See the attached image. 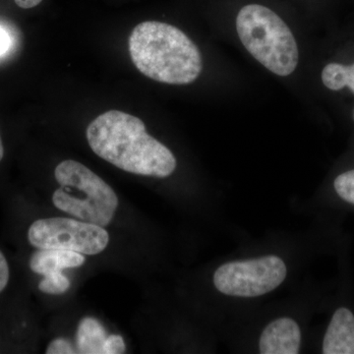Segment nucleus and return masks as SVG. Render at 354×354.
<instances>
[{"mask_svg":"<svg viewBox=\"0 0 354 354\" xmlns=\"http://www.w3.org/2000/svg\"><path fill=\"white\" fill-rule=\"evenodd\" d=\"M87 140L95 155L130 174L165 178L176 171L171 151L148 134L145 123L131 114H101L88 124Z\"/></svg>","mask_w":354,"mask_h":354,"instance_id":"obj_1","label":"nucleus"},{"mask_svg":"<svg viewBox=\"0 0 354 354\" xmlns=\"http://www.w3.org/2000/svg\"><path fill=\"white\" fill-rule=\"evenodd\" d=\"M130 57L143 75L169 85H188L199 78L202 55L196 44L178 28L147 21L129 37Z\"/></svg>","mask_w":354,"mask_h":354,"instance_id":"obj_2","label":"nucleus"},{"mask_svg":"<svg viewBox=\"0 0 354 354\" xmlns=\"http://www.w3.org/2000/svg\"><path fill=\"white\" fill-rule=\"evenodd\" d=\"M236 30L242 44L266 68L281 77L295 71L299 62L297 41L278 14L249 4L237 15Z\"/></svg>","mask_w":354,"mask_h":354,"instance_id":"obj_3","label":"nucleus"},{"mask_svg":"<svg viewBox=\"0 0 354 354\" xmlns=\"http://www.w3.org/2000/svg\"><path fill=\"white\" fill-rule=\"evenodd\" d=\"M59 188L53 203L77 220L108 227L118 208V197L102 177L81 162L66 160L55 169Z\"/></svg>","mask_w":354,"mask_h":354,"instance_id":"obj_4","label":"nucleus"},{"mask_svg":"<svg viewBox=\"0 0 354 354\" xmlns=\"http://www.w3.org/2000/svg\"><path fill=\"white\" fill-rule=\"evenodd\" d=\"M286 274L288 269L281 258L265 256L221 265L214 274V285L230 297H257L276 290Z\"/></svg>","mask_w":354,"mask_h":354,"instance_id":"obj_5","label":"nucleus"},{"mask_svg":"<svg viewBox=\"0 0 354 354\" xmlns=\"http://www.w3.org/2000/svg\"><path fill=\"white\" fill-rule=\"evenodd\" d=\"M28 241L38 249H62L92 256L106 248L109 235L101 225L55 216L34 221L28 230Z\"/></svg>","mask_w":354,"mask_h":354,"instance_id":"obj_6","label":"nucleus"},{"mask_svg":"<svg viewBox=\"0 0 354 354\" xmlns=\"http://www.w3.org/2000/svg\"><path fill=\"white\" fill-rule=\"evenodd\" d=\"M301 332L290 318H279L270 323L261 335L259 348L262 354H297Z\"/></svg>","mask_w":354,"mask_h":354,"instance_id":"obj_7","label":"nucleus"},{"mask_svg":"<svg viewBox=\"0 0 354 354\" xmlns=\"http://www.w3.org/2000/svg\"><path fill=\"white\" fill-rule=\"evenodd\" d=\"M323 353L354 354V315L351 310L335 312L324 337Z\"/></svg>","mask_w":354,"mask_h":354,"instance_id":"obj_8","label":"nucleus"},{"mask_svg":"<svg viewBox=\"0 0 354 354\" xmlns=\"http://www.w3.org/2000/svg\"><path fill=\"white\" fill-rule=\"evenodd\" d=\"M83 254L62 249H38L30 258V269L35 274L46 276L64 269L78 268L85 264Z\"/></svg>","mask_w":354,"mask_h":354,"instance_id":"obj_9","label":"nucleus"},{"mask_svg":"<svg viewBox=\"0 0 354 354\" xmlns=\"http://www.w3.org/2000/svg\"><path fill=\"white\" fill-rule=\"evenodd\" d=\"M108 337L104 326L97 319L85 317L79 322L77 328V353L102 354V346Z\"/></svg>","mask_w":354,"mask_h":354,"instance_id":"obj_10","label":"nucleus"},{"mask_svg":"<svg viewBox=\"0 0 354 354\" xmlns=\"http://www.w3.org/2000/svg\"><path fill=\"white\" fill-rule=\"evenodd\" d=\"M322 81L330 90L339 91L348 86L354 94V64L351 66L339 64H328L323 69Z\"/></svg>","mask_w":354,"mask_h":354,"instance_id":"obj_11","label":"nucleus"},{"mask_svg":"<svg viewBox=\"0 0 354 354\" xmlns=\"http://www.w3.org/2000/svg\"><path fill=\"white\" fill-rule=\"evenodd\" d=\"M71 283L69 279L62 272H53L46 274L41 283H39V290L46 295H64L69 290Z\"/></svg>","mask_w":354,"mask_h":354,"instance_id":"obj_12","label":"nucleus"},{"mask_svg":"<svg viewBox=\"0 0 354 354\" xmlns=\"http://www.w3.org/2000/svg\"><path fill=\"white\" fill-rule=\"evenodd\" d=\"M334 187L342 200L354 205V169L339 174L335 179Z\"/></svg>","mask_w":354,"mask_h":354,"instance_id":"obj_13","label":"nucleus"},{"mask_svg":"<svg viewBox=\"0 0 354 354\" xmlns=\"http://www.w3.org/2000/svg\"><path fill=\"white\" fill-rule=\"evenodd\" d=\"M127 351L124 339L120 335H111L102 346V354H122Z\"/></svg>","mask_w":354,"mask_h":354,"instance_id":"obj_14","label":"nucleus"},{"mask_svg":"<svg viewBox=\"0 0 354 354\" xmlns=\"http://www.w3.org/2000/svg\"><path fill=\"white\" fill-rule=\"evenodd\" d=\"M46 353V354H73L77 353V351L68 339L58 337L50 342Z\"/></svg>","mask_w":354,"mask_h":354,"instance_id":"obj_15","label":"nucleus"},{"mask_svg":"<svg viewBox=\"0 0 354 354\" xmlns=\"http://www.w3.org/2000/svg\"><path fill=\"white\" fill-rule=\"evenodd\" d=\"M13 46V37L4 26L0 25V57H6Z\"/></svg>","mask_w":354,"mask_h":354,"instance_id":"obj_16","label":"nucleus"},{"mask_svg":"<svg viewBox=\"0 0 354 354\" xmlns=\"http://www.w3.org/2000/svg\"><path fill=\"white\" fill-rule=\"evenodd\" d=\"M9 278H10V270H9L8 262L4 254L0 251V293L6 290Z\"/></svg>","mask_w":354,"mask_h":354,"instance_id":"obj_17","label":"nucleus"},{"mask_svg":"<svg viewBox=\"0 0 354 354\" xmlns=\"http://www.w3.org/2000/svg\"><path fill=\"white\" fill-rule=\"evenodd\" d=\"M43 0H15V3L23 9L32 8L39 6Z\"/></svg>","mask_w":354,"mask_h":354,"instance_id":"obj_18","label":"nucleus"},{"mask_svg":"<svg viewBox=\"0 0 354 354\" xmlns=\"http://www.w3.org/2000/svg\"><path fill=\"white\" fill-rule=\"evenodd\" d=\"M3 156H4L3 144H2L1 137H0V162H1L2 158H3Z\"/></svg>","mask_w":354,"mask_h":354,"instance_id":"obj_19","label":"nucleus"},{"mask_svg":"<svg viewBox=\"0 0 354 354\" xmlns=\"http://www.w3.org/2000/svg\"><path fill=\"white\" fill-rule=\"evenodd\" d=\"M353 116H354V114H353Z\"/></svg>","mask_w":354,"mask_h":354,"instance_id":"obj_20","label":"nucleus"}]
</instances>
